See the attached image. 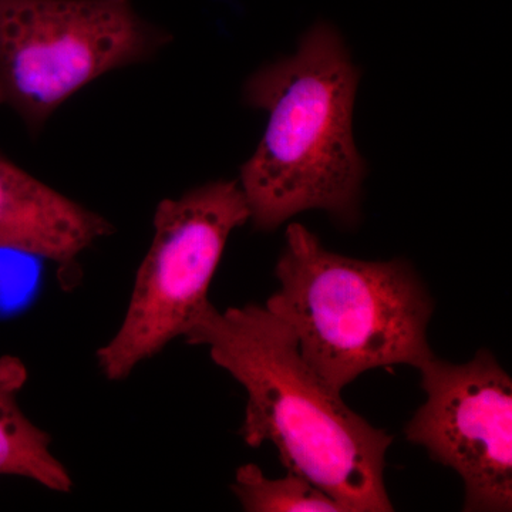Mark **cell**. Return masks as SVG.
I'll return each mask as SVG.
<instances>
[{
	"mask_svg": "<svg viewBox=\"0 0 512 512\" xmlns=\"http://www.w3.org/2000/svg\"><path fill=\"white\" fill-rule=\"evenodd\" d=\"M204 346L247 392L242 440L274 444L282 466L325 491L343 512H392L384 481L393 437L372 426L303 360L288 325L265 306L212 303L184 336Z\"/></svg>",
	"mask_w": 512,
	"mask_h": 512,
	"instance_id": "cell-1",
	"label": "cell"
},
{
	"mask_svg": "<svg viewBox=\"0 0 512 512\" xmlns=\"http://www.w3.org/2000/svg\"><path fill=\"white\" fill-rule=\"evenodd\" d=\"M359 79L345 40L328 22L313 25L293 55L249 77L244 99L268 116L238 180L256 229L275 231L315 210L345 227L359 222L367 174L353 138Z\"/></svg>",
	"mask_w": 512,
	"mask_h": 512,
	"instance_id": "cell-2",
	"label": "cell"
},
{
	"mask_svg": "<svg viewBox=\"0 0 512 512\" xmlns=\"http://www.w3.org/2000/svg\"><path fill=\"white\" fill-rule=\"evenodd\" d=\"M275 275L279 289L264 306L284 320L303 360L333 392L369 370L419 369L434 355L427 340L434 301L407 259L336 254L293 222Z\"/></svg>",
	"mask_w": 512,
	"mask_h": 512,
	"instance_id": "cell-3",
	"label": "cell"
},
{
	"mask_svg": "<svg viewBox=\"0 0 512 512\" xmlns=\"http://www.w3.org/2000/svg\"><path fill=\"white\" fill-rule=\"evenodd\" d=\"M168 40L131 0H0V106L39 133L87 84Z\"/></svg>",
	"mask_w": 512,
	"mask_h": 512,
	"instance_id": "cell-4",
	"label": "cell"
},
{
	"mask_svg": "<svg viewBox=\"0 0 512 512\" xmlns=\"http://www.w3.org/2000/svg\"><path fill=\"white\" fill-rule=\"evenodd\" d=\"M249 221L238 180H218L158 204L154 235L138 266L120 328L96 352L110 382L184 338L210 305L208 292L229 237Z\"/></svg>",
	"mask_w": 512,
	"mask_h": 512,
	"instance_id": "cell-5",
	"label": "cell"
},
{
	"mask_svg": "<svg viewBox=\"0 0 512 512\" xmlns=\"http://www.w3.org/2000/svg\"><path fill=\"white\" fill-rule=\"evenodd\" d=\"M426 402L404 427L410 443L456 471L467 512L512 510V380L491 350L454 365L419 366Z\"/></svg>",
	"mask_w": 512,
	"mask_h": 512,
	"instance_id": "cell-6",
	"label": "cell"
},
{
	"mask_svg": "<svg viewBox=\"0 0 512 512\" xmlns=\"http://www.w3.org/2000/svg\"><path fill=\"white\" fill-rule=\"evenodd\" d=\"M111 231L106 218L0 154V249L69 266Z\"/></svg>",
	"mask_w": 512,
	"mask_h": 512,
	"instance_id": "cell-7",
	"label": "cell"
},
{
	"mask_svg": "<svg viewBox=\"0 0 512 512\" xmlns=\"http://www.w3.org/2000/svg\"><path fill=\"white\" fill-rule=\"evenodd\" d=\"M28 377L19 357H0V476L26 478L55 493H70L73 478L53 453L52 439L20 407L19 393Z\"/></svg>",
	"mask_w": 512,
	"mask_h": 512,
	"instance_id": "cell-8",
	"label": "cell"
},
{
	"mask_svg": "<svg viewBox=\"0 0 512 512\" xmlns=\"http://www.w3.org/2000/svg\"><path fill=\"white\" fill-rule=\"evenodd\" d=\"M231 490L248 512H343L333 498L306 478L292 471L282 478H269L252 463L238 468Z\"/></svg>",
	"mask_w": 512,
	"mask_h": 512,
	"instance_id": "cell-9",
	"label": "cell"
}]
</instances>
